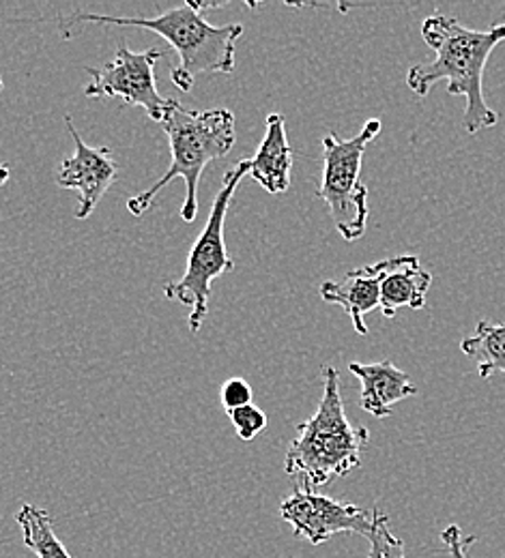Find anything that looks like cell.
Listing matches in <instances>:
<instances>
[{
    "instance_id": "cell-7",
    "label": "cell",
    "mask_w": 505,
    "mask_h": 558,
    "mask_svg": "<svg viewBox=\"0 0 505 558\" xmlns=\"http://www.w3.org/2000/svg\"><path fill=\"white\" fill-rule=\"evenodd\" d=\"M164 57L161 50L148 48L134 52L125 44L119 46L117 57L104 68H88L91 82L84 86L86 97L121 99L125 106L145 108L151 121L161 123L175 99L161 97L155 80V63Z\"/></svg>"
},
{
    "instance_id": "cell-20",
    "label": "cell",
    "mask_w": 505,
    "mask_h": 558,
    "mask_svg": "<svg viewBox=\"0 0 505 558\" xmlns=\"http://www.w3.org/2000/svg\"><path fill=\"white\" fill-rule=\"evenodd\" d=\"M7 181H9V166L2 163V166H0V187H2Z\"/></svg>"
},
{
    "instance_id": "cell-15",
    "label": "cell",
    "mask_w": 505,
    "mask_h": 558,
    "mask_svg": "<svg viewBox=\"0 0 505 558\" xmlns=\"http://www.w3.org/2000/svg\"><path fill=\"white\" fill-rule=\"evenodd\" d=\"M15 522L22 529L24 546L37 558H72L63 542L57 537L52 515L35 505H22L15 513Z\"/></svg>"
},
{
    "instance_id": "cell-21",
    "label": "cell",
    "mask_w": 505,
    "mask_h": 558,
    "mask_svg": "<svg viewBox=\"0 0 505 558\" xmlns=\"http://www.w3.org/2000/svg\"><path fill=\"white\" fill-rule=\"evenodd\" d=\"M2 86H4V82H2V75H0V90H2Z\"/></svg>"
},
{
    "instance_id": "cell-4",
    "label": "cell",
    "mask_w": 505,
    "mask_h": 558,
    "mask_svg": "<svg viewBox=\"0 0 505 558\" xmlns=\"http://www.w3.org/2000/svg\"><path fill=\"white\" fill-rule=\"evenodd\" d=\"M86 22L146 28L166 39L181 59L179 68L170 73V80L183 93L192 90V84L201 73H232L235 46L243 35L241 24H209L205 15L194 7V2L172 7L157 17H112L97 13H75L68 20V26L72 28L73 24ZM68 26H63V31H68Z\"/></svg>"
},
{
    "instance_id": "cell-18",
    "label": "cell",
    "mask_w": 505,
    "mask_h": 558,
    "mask_svg": "<svg viewBox=\"0 0 505 558\" xmlns=\"http://www.w3.org/2000/svg\"><path fill=\"white\" fill-rule=\"evenodd\" d=\"M252 404V387L243 378H230L221 387V407L230 413Z\"/></svg>"
},
{
    "instance_id": "cell-14",
    "label": "cell",
    "mask_w": 505,
    "mask_h": 558,
    "mask_svg": "<svg viewBox=\"0 0 505 558\" xmlns=\"http://www.w3.org/2000/svg\"><path fill=\"white\" fill-rule=\"evenodd\" d=\"M460 350L476 361L480 378L489 380L493 374H505V323L480 320L476 333L460 342Z\"/></svg>"
},
{
    "instance_id": "cell-8",
    "label": "cell",
    "mask_w": 505,
    "mask_h": 558,
    "mask_svg": "<svg viewBox=\"0 0 505 558\" xmlns=\"http://www.w3.org/2000/svg\"><path fill=\"white\" fill-rule=\"evenodd\" d=\"M280 515L292 526L294 537H301L312 546H321L340 533L361 535L368 539L374 524V511L334 500L301 486L285 498L280 505Z\"/></svg>"
},
{
    "instance_id": "cell-6",
    "label": "cell",
    "mask_w": 505,
    "mask_h": 558,
    "mask_svg": "<svg viewBox=\"0 0 505 558\" xmlns=\"http://www.w3.org/2000/svg\"><path fill=\"white\" fill-rule=\"evenodd\" d=\"M381 132V121L370 119L353 138L327 134L323 138V179L316 196L327 203L340 236L349 243L365 234L368 187L361 183L365 148Z\"/></svg>"
},
{
    "instance_id": "cell-17",
    "label": "cell",
    "mask_w": 505,
    "mask_h": 558,
    "mask_svg": "<svg viewBox=\"0 0 505 558\" xmlns=\"http://www.w3.org/2000/svg\"><path fill=\"white\" fill-rule=\"evenodd\" d=\"M228 417H230L232 425H235L237 436H239L241 440H245V442L254 440V438H256L258 434H263L265 427H267V415H265V411H261V409L254 407V404H248V407H243V409L230 411Z\"/></svg>"
},
{
    "instance_id": "cell-19",
    "label": "cell",
    "mask_w": 505,
    "mask_h": 558,
    "mask_svg": "<svg viewBox=\"0 0 505 558\" xmlns=\"http://www.w3.org/2000/svg\"><path fill=\"white\" fill-rule=\"evenodd\" d=\"M441 542L445 544V548L449 550L452 558H467V548H469V546H473V544L478 542V537H476V535L462 537L460 526L449 524V526L441 533Z\"/></svg>"
},
{
    "instance_id": "cell-3",
    "label": "cell",
    "mask_w": 505,
    "mask_h": 558,
    "mask_svg": "<svg viewBox=\"0 0 505 558\" xmlns=\"http://www.w3.org/2000/svg\"><path fill=\"white\" fill-rule=\"evenodd\" d=\"M161 128L170 142V168L148 190L128 201L132 215L141 217L153 207L155 196L175 179L185 183V201L181 207L183 221L192 223L199 215V183L205 168L235 146V114L226 108L216 110H185L177 99L172 101Z\"/></svg>"
},
{
    "instance_id": "cell-11",
    "label": "cell",
    "mask_w": 505,
    "mask_h": 558,
    "mask_svg": "<svg viewBox=\"0 0 505 558\" xmlns=\"http://www.w3.org/2000/svg\"><path fill=\"white\" fill-rule=\"evenodd\" d=\"M349 369L360 378L361 409L372 417H389L394 404L418 396V387L409 380V374L398 369L389 359L376 363H351Z\"/></svg>"
},
{
    "instance_id": "cell-1",
    "label": "cell",
    "mask_w": 505,
    "mask_h": 558,
    "mask_svg": "<svg viewBox=\"0 0 505 558\" xmlns=\"http://www.w3.org/2000/svg\"><path fill=\"white\" fill-rule=\"evenodd\" d=\"M422 37L436 57L433 63L413 65L407 73V86L426 97L433 84L447 80V93L465 97V132L476 136L495 128L500 114L484 99V70L493 50L505 41V24L476 31L458 17L436 13L424 20Z\"/></svg>"
},
{
    "instance_id": "cell-13",
    "label": "cell",
    "mask_w": 505,
    "mask_h": 558,
    "mask_svg": "<svg viewBox=\"0 0 505 558\" xmlns=\"http://www.w3.org/2000/svg\"><path fill=\"white\" fill-rule=\"evenodd\" d=\"M292 148L287 138L285 117L274 112L267 117L265 138L250 159V177L269 194H285L290 187Z\"/></svg>"
},
{
    "instance_id": "cell-12",
    "label": "cell",
    "mask_w": 505,
    "mask_h": 558,
    "mask_svg": "<svg viewBox=\"0 0 505 558\" xmlns=\"http://www.w3.org/2000/svg\"><path fill=\"white\" fill-rule=\"evenodd\" d=\"M385 274L381 279V314L394 318L398 310H422L426 305L433 274L420 265L418 256L385 258Z\"/></svg>"
},
{
    "instance_id": "cell-5",
    "label": "cell",
    "mask_w": 505,
    "mask_h": 558,
    "mask_svg": "<svg viewBox=\"0 0 505 558\" xmlns=\"http://www.w3.org/2000/svg\"><path fill=\"white\" fill-rule=\"evenodd\" d=\"M250 174V159L235 163L221 181V190L217 192L212 215L203 232L199 234L190 256L188 267L181 279L164 286V296L170 301H179L181 305L190 307V329L199 333L207 314H209V296H212V281L232 271L235 263L226 252L224 243V221L230 207V201L241 185V179Z\"/></svg>"
},
{
    "instance_id": "cell-2",
    "label": "cell",
    "mask_w": 505,
    "mask_h": 558,
    "mask_svg": "<svg viewBox=\"0 0 505 558\" xmlns=\"http://www.w3.org/2000/svg\"><path fill=\"white\" fill-rule=\"evenodd\" d=\"M368 440V429L351 423L345 413L338 369L325 365L321 402L312 417L297 425V436L285 458V471L301 488H323L360 469L361 451Z\"/></svg>"
},
{
    "instance_id": "cell-10",
    "label": "cell",
    "mask_w": 505,
    "mask_h": 558,
    "mask_svg": "<svg viewBox=\"0 0 505 558\" xmlns=\"http://www.w3.org/2000/svg\"><path fill=\"white\" fill-rule=\"evenodd\" d=\"M385 274V263L378 260L370 267H361L358 271L347 274L340 281H323L321 299L338 305L347 312L353 323V329L360 336H368L365 316L381 305V279Z\"/></svg>"
},
{
    "instance_id": "cell-9",
    "label": "cell",
    "mask_w": 505,
    "mask_h": 558,
    "mask_svg": "<svg viewBox=\"0 0 505 558\" xmlns=\"http://www.w3.org/2000/svg\"><path fill=\"white\" fill-rule=\"evenodd\" d=\"M68 130L73 138V153L63 159L57 183L65 190L77 192V219L91 217V213L97 209L99 201L106 196V192L117 183L119 179V166L112 159V150L106 146H88L82 136L77 134L73 125L72 117H65Z\"/></svg>"
},
{
    "instance_id": "cell-16",
    "label": "cell",
    "mask_w": 505,
    "mask_h": 558,
    "mask_svg": "<svg viewBox=\"0 0 505 558\" xmlns=\"http://www.w3.org/2000/svg\"><path fill=\"white\" fill-rule=\"evenodd\" d=\"M372 511H374V524L368 535V542H370L368 558H407L402 539H398L389 529V515L383 513L378 507H374Z\"/></svg>"
}]
</instances>
